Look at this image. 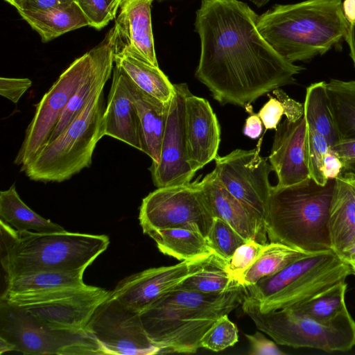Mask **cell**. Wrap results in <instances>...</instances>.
Masks as SVG:
<instances>
[{
    "label": "cell",
    "instance_id": "14",
    "mask_svg": "<svg viewBox=\"0 0 355 355\" xmlns=\"http://www.w3.org/2000/svg\"><path fill=\"white\" fill-rule=\"evenodd\" d=\"M104 354L152 355L159 349L148 338L139 313L109 297L95 310L85 327Z\"/></svg>",
    "mask_w": 355,
    "mask_h": 355
},
{
    "label": "cell",
    "instance_id": "49",
    "mask_svg": "<svg viewBox=\"0 0 355 355\" xmlns=\"http://www.w3.org/2000/svg\"><path fill=\"white\" fill-rule=\"evenodd\" d=\"M341 173H349L355 177V159L343 161Z\"/></svg>",
    "mask_w": 355,
    "mask_h": 355
},
{
    "label": "cell",
    "instance_id": "12",
    "mask_svg": "<svg viewBox=\"0 0 355 355\" xmlns=\"http://www.w3.org/2000/svg\"><path fill=\"white\" fill-rule=\"evenodd\" d=\"M96 47L76 59L36 105L33 119L14 163L24 167L49 142L71 96L89 71Z\"/></svg>",
    "mask_w": 355,
    "mask_h": 355
},
{
    "label": "cell",
    "instance_id": "6",
    "mask_svg": "<svg viewBox=\"0 0 355 355\" xmlns=\"http://www.w3.org/2000/svg\"><path fill=\"white\" fill-rule=\"evenodd\" d=\"M104 86L98 88L68 126L21 170L32 180L62 182L88 168L103 137Z\"/></svg>",
    "mask_w": 355,
    "mask_h": 355
},
{
    "label": "cell",
    "instance_id": "17",
    "mask_svg": "<svg viewBox=\"0 0 355 355\" xmlns=\"http://www.w3.org/2000/svg\"><path fill=\"white\" fill-rule=\"evenodd\" d=\"M188 163L193 172L214 160L220 142V127L209 103L189 90L185 100Z\"/></svg>",
    "mask_w": 355,
    "mask_h": 355
},
{
    "label": "cell",
    "instance_id": "44",
    "mask_svg": "<svg viewBox=\"0 0 355 355\" xmlns=\"http://www.w3.org/2000/svg\"><path fill=\"white\" fill-rule=\"evenodd\" d=\"M343 162L331 150L327 153L324 157L322 165V173L327 179H336L341 173L343 170Z\"/></svg>",
    "mask_w": 355,
    "mask_h": 355
},
{
    "label": "cell",
    "instance_id": "29",
    "mask_svg": "<svg viewBox=\"0 0 355 355\" xmlns=\"http://www.w3.org/2000/svg\"><path fill=\"white\" fill-rule=\"evenodd\" d=\"M85 270L73 272L42 270L5 278L3 293H18L49 291L86 285L83 282Z\"/></svg>",
    "mask_w": 355,
    "mask_h": 355
},
{
    "label": "cell",
    "instance_id": "31",
    "mask_svg": "<svg viewBox=\"0 0 355 355\" xmlns=\"http://www.w3.org/2000/svg\"><path fill=\"white\" fill-rule=\"evenodd\" d=\"M303 105L306 125L324 137L330 147L340 141L329 110L326 82L315 83L306 87Z\"/></svg>",
    "mask_w": 355,
    "mask_h": 355
},
{
    "label": "cell",
    "instance_id": "48",
    "mask_svg": "<svg viewBox=\"0 0 355 355\" xmlns=\"http://www.w3.org/2000/svg\"><path fill=\"white\" fill-rule=\"evenodd\" d=\"M350 51V56L355 67V23L349 24L348 31L345 37Z\"/></svg>",
    "mask_w": 355,
    "mask_h": 355
},
{
    "label": "cell",
    "instance_id": "30",
    "mask_svg": "<svg viewBox=\"0 0 355 355\" xmlns=\"http://www.w3.org/2000/svg\"><path fill=\"white\" fill-rule=\"evenodd\" d=\"M309 254L288 245L270 242L265 244L259 257L243 275L241 284L248 286L279 272L291 263Z\"/></svg>",
    "mask_w": 355,
    "mask_h": 355
},
{
    "label": "cell",
    "instance_id": "2",
    "mask_svg": "<svg viewBox=\"0 0 355 355\" xmlns=\"http://www.w3.org/2000/svg\"><path fill=\"white\" fill-rule=\"evenodd\" d=\"M245 293L241 284L218 293L174 289L139 315L159 354H193L200 348V340L212 324L242 304Z\"/></svg>",
    "mask_w": 355,
    "mask_h": 355
},
{
    "label": "cell",
    "instance_id": "27",
    "mask_svg": "<svg viewBox=\"0 0 355 355\" xmlns=\"http://www.w3.org/2000/svg\"><path fill=\"white\" fill-rule=\"evenodd\" d=\"M0 218L1 220L18 232L51 233L65 230L28 207L20 198L15 184L0 192Z\"/></svg>",
    "mask_w": 355,
    "mask_h": 355
},
{
    "label": "cell",
    "instance_id": "43",
    "mask_svg": "<svg viewBox=\"0 0 355 355\" xmlns=\"http://www.w3.org/2000/svg\"><path fill=\"white\" fill-rule=\"evenodd\" d=\"M75 0H15L17 10H40L69 5Z\"/></svg>",
    "mask_w": 355,
    "mask_h": 355
},
{
    "label": "cell",
    "instance_id": "18",
    "mask_svg": "<svg viewBox=\"0 0 355 355\" xmlns=\"http://www.w3.org/2000/svg\"><path fill=\"white\" fill-rule=\"evenodd\" d=\"M306 128L303 115L294 122L286 119L275 129L268 159L277 175V186H291L310 178L304 154Z\"/></svg>",
    "mask_w": 355,
    "mask_h": 355
},
{
    "label": "cell",
    "instance_id": "22",
    "mask_svg": "<svg viewBox=\"0 0 355 355\" xmlns=\"http://www.w3.org/2000/svg\"><path fill=\"white\" fill-rule=\"evenodd\" d=\"M329 228L331 250L349 263L355 259V177L341 173L335 179Z\"/></svg>",
    "mask_w": 355,
    "mask_h": 355
},
{
    "label": "cell",
    "instance_id": "47",
    "mask_svg": "<svg viewBox=\"0 0 355 355\" xmlns=\"http://www.w3.org/2000/svg\"><path fill=\"white\" fill-rule=\"evenodd\" d=\"M344 16L349 24L355 23V0H344L342 3Z\"/></svg>",
    "mask_w": 355,
    "mask_h": 355
},
{
    "label": "cell",
    "instance_id": "40",
    "mask_svg": "<svg viewBox=\"0 0 355 355\" xmlns=\"http://www.w3.org/2000/svg\"><path fill=\"white\" fill-rule=\"evenodd\" d=\"M31 85L32 81L29 78L1 77L0 78V94L13 103H17Z\"/></svg>",
    "mask_w": 355,
    "mask_h": 355
},
{
    "label": "cell",
    "instance_id": "26",
    "mask_svg": "<svg viewBox=\"0 0 355 355\" xmlns=\"http://www.w3.org/2000/svg\"><path fill=\"white\" fill-rule=\"evenodd\" d=\"M144 234L154 240L161 252L179 261L191 260L214 253L206 236L196 230L166 228L149 230Z\"/></svg>",
    "mask_w": 355,
    "mask_h": 355
},
{
    "label": "cell",
    "instance_id": "39",
    "mask_svg": "<svg viewBox=\"0 0 355 355\" xmlns=\"http://www.w3.org/2000/svg\"><path fill=\"white\" fill-rule=\"evenodd\" d=\"M269 100L262 106L257 113L266 130L276 129L283 115L285 116V107L276 97L269 95Z\"/></svg>",
    "mask_w": 355,
    "mask_h": 355
},
{
    "label": "cell",
    "instance_id": "15",
    "mask_svg": "<svg viewBox=\"0 0 355 355\" xmlns=\"http://www.w3.org/2000/svg\"><path fill=\"white\" fill-rule=\"evenodd\" d=\"M174 89L169 102L159 161L149 168L153 182L157 188L189 183L196 173L187 161L185 100L189 89L186 83L175 84Z\"/></svg>",
    "mask_w": 355,
    "mask_h": 355
},
{
    "label": "cell",
    "instance_id": "52",
    "mask_svg": "<svg viewBox=\"0 0 355 355\" xmlns=\"http://www.w3.org/2000/svg\"><path fill=\"white\" fill-rule=\"evenodd\" d=\"M14 7L15 0H4Z\"/></svg>",
    "mask_w": 355,
    "mask_h": 355
},
{
    "label": "cell",
    "instance_id": "51",
    "mask_svg": "<svg viewBox=\"0 0 355 355\" xmlns=\"http://www.w3.org/2000/svg\"><path fill=\"white\" fill-rule=\"evenodd\" d=\"M348 263L351 267L352 274L355 275V259L349 261Z\"/></svg>",
    "mask_w": 355,
    "mask_h": 355
},
{
    "label": "cell",
    "instance_id": "34",
    "mask_svg": "<svg viewBox=\"0 0 355 355\" xmlns=\"http://www.w3.org/2000/svg\"><path fill=\"white\" fill-rule=\"evenodd\" d=\"M206 238L212 252L225 261L246 241L228 223L217 217H214Z\"/></svg>",
    "mask_w": 355,
    "mask_h": 355
},
{
    "label": "cell",
    "instance_id": "8",
    "mask_svg": "<svg viewBox=\"0 0 355 355\" xmlns=\"http://www.w3.org/2000/svg\"><path fill=\"white\" fill-rule=\"evenodd\" d=\"M241 305L257 329L277 344L327 352H347L355 345V321L349 311L332 322L323 323L292 306L263 313L245 298Z\"/></svg>",
    "mask_w": 355,
    "mask_h": 355
},
{
    "label": "cell",
    "instance_id": "13",
    "mask_svg": "<svg viewBox=\"0 0 355 355\" xmlns=\"http://www.w3.org/2000/svg\"><path fill=\"white\" fill-rule=\"evenodd\" d=\"M261 140L255 149H236L225 156L217 155L214 171L226 189L266 227V207L272 188L269 175L272 168L268 159L259 154Z\"/></svg>",
    "mask_w": 355,
    "mask_h": 355
},
{
    "label": "cell",
    "instance_id": "21",
    "mask_svg": "<svg viewBox=\"0 0 355 355\" xmlns=\"http://www.w3.org/2000/svg\"><path fill=\"white\" fill-rule=\"evenodd\" d=\"M200 184L214 217L228 223L245 241L254 239L261 244L267 243L265 225L226 189L214 171L207 174Z\"/></svg>",
    "mask_w": 355,
    "mask_h": 355
},
{
    "label": "cell",
    "instance_id": "38",
    "mask_svg": "<svg viewBox=\"0 0 355 355\" xmlns=\"http://www.w3.org/2000/svg\"><path fill=\"white\" fill-rule=\"evenodd\" d=\"M85 15L89 26L101 30L116 16L107 0H75Z\"/></svg>",
    "mask_w": 355,
    "mask_h": 355
},
{
    "label": "cell",
    "instance_id": "9",
    "mask_svg": "<svg viewBox=\"0 0 355 355\" xmlns=\"http://www.w3.org/2000/svg\"><path fill=\"white\" fill-rule=\"evenodd\" d=\"M0 337L23 354H104L87 330L56 327L33 318L1 299Z\"/></svg>",
    "mask_w": 355,
    "mask_h": 355
},
{
    "label": "cell",
    "instance_id": "20",
    "mask_svg": "<svg viewBox=\"0 0 355 355\" xmlns=\"http://www.w3.org/2000/svg\"><path fill=\"white\" fill-rule=\"evenodd\" d=\"M103 114L104 135L141 150L140 123L128 77L117 65Z\"/></svg>",
    "mask_w": 355,
    "mask_h": 355
},
{
    "label": "cell",
    "instance_id": "10",
    "mask_svg": "<svg viewBox=\"0 0 355 355\" xmlns=\"http://www.w3.org/2000/svg\"><path fill=\"white\" fill-rule=\"evenodd\" d=\"M109 295L110 291L86 284L37 292L3 293L1 299L48 324L83 330L96 308Z\"/></svg>",
    "mask_w": 355,
    "mask_h": 355
},
{
    "label": "cell",
    "instance_id": "24",
    "mask_svg": "<svg viewBox=\"0 0 355 355\" xmlns=\"http://www.w3.org/2000/svg\"><path fill=\"white\" fill-rule=\"evenodd\" d=\"M17 11L40 35L44 43L71 31L89 26L85 15L76 2L46 10Z\"/></svg>",
    "mask_w": 355,
    "mask_h": 355
},
{
    "label": "cell",
    "instance_id": "1",
    "mask_svg": "<svg viewBox=\"0 0 355 355\" xmlns=\"http://www.w3.org/2000/svg\"><path fill=\"white\" fill-rule=\"evenodd\" d=\"M258 17L239 0H202L196 11L200 54L195 76L223 105H250L294 83L304 69L275 51L259 33Z\"/></svg>",
    "mask_w": 355,
    "mask_h": 355
},
{
    "label": "cell",
    "instance_id": "3",
    "mask_svg": "<svg viewBox=\"0 0 355 355\" xmlns=\"http://www.w3.org/2000/svg\"><path fill=\"white\" fill-rule=\"evenodd\" d=\"M257 28L287 61H306L345 40L349 23L340 0H306L275 5L259 15Z\"/></svg>",
    "mask_w": 355,
    "mask_h": 355
},
{
    "label": "cell",
    "instance_id": "32",
    "mask_svg": "<svg viewBox=\"0 0 355 355\" xmlns=\"http://www.w3.org/2000/svg\"><path fill=\"white\" fill-rule=\"evenodd\" d=\"M347 287L345 281L338 282L320 293L291 306L318 322H332L349 311L345 303Z\"/></svg>",
    "mask_w": 355,
    "mask_h": 355
},
{
    "label": "cell",
    "instance_id": "50",
    "mask_svg": "<svg viewBox=\"0 0 355 355\" xmlns=\"http://www.w3.org/2000/svg\"><path fill=\"white\" fill-rule=\"evenodd\" d=\"M108 2V4L114 13V15L116 16L117 12L119 11V7L122 2L124 0H107Z\"/></svg>",
    "mask_w": 355,
    "mask_h": 355
},
{
    "label": "cell",
    "instance_id": "7",
    "mask_svg": "<svg viewBox=\"0 0 355 355\" xmlns=\"http://www.w3.org/2000/svg\"><path fill=\"white\" fill-rule=\"evenodd\" d=\"M352 274L333 250L304 257L255 284L245 286L244 298L266 313L306 300Z\"/></svg>",
    "mask_w": 355,
    "mask_h": 355
},
{
    "label": "cell",
    "instance_id": "45",
    "mask_svg": "<svg viewBox=\"0 0 355 355\" xmlns=\"http://www.w3.org/2000/svg\"><path fill=\"white\" fill-rule=\"evenodd\" d=\"M331 150L342 162L355 159V139L340 141Z\"/></svg>",
    "mask_w": 355,
    "mask_h": 355
},
{
    "label": "cell",
    "instance_id": "23",
    "mask_svg": "<svg viewBox=\"0 0 355 355\" xmlns=\"http://www.w3.org/2000/svg\"><path fill=\"white\" fill-rule=\"evenodd\" d=\"M128 80L139 119L141 151L151 158L153 164H156L159 161L169 102L159 101L140 89L129 77Z\"/></svg>",
    "mask_w": 355,
    "mask_h": 355
},
{
    "label": "cell",
    "instance_id": "4",
    "mask_svg": "<svg viewBox=\"0 0 355 355\" xmlns=\"http://www.w3.org/2000/svg\"><path fill=\"white\" fill-rule=\"evenodd\" d=\"M335 179L320 185L311 178L272 186L265 224L270 242L317 254L331 251L329 220Z\"/></svg>",
    "mask_w": 355,
    "mask_h": 355
},
{
    "label": "cell",
    "instance_id": "35",
    "mask_svg": "<svg viewBox=\"0 0 355 355\" xmlns=\"http://www.w3.org/2000/svg\"><path fill=\"white\" fill-rule=\"evenodd\" d=\"M330 148L324 137L307 126L304 141L305 160L310 178L320 185H324L328 180L324 177L322 168L324 157Z\"/></svg>",
    "mask_w": 355,
    "mask_h": 355
},
{
    "label": "cell",
    "instance_id": "42",
    "mask_svg": "<svg viewBox=\"0 0 355 355\" xmlns=\"http://www.w3.org/2000/svg\"><path fill=\"white\" fill-rule=\"evenodd\" d=\"M272 94L284 106L285 116L288 121H296L304 115V105L291 98L282 89H274Z\"/></svg>",
    "mask_w": 355,
    "mask_h": 355
},
{
    "label": "cell",
    "instance_id": "11",
    "mask_svg": "<svg viewBox=\"0 0 355 355\" xmlns=\"http://www.w3.org/2000/svg\"><path fill=\"white\" fill-rule=\"evenodd\" d=\"M200 181L159 187L143 198L139 220L149 230L187 228L208 234L214 220Z\"/></svg>",
    "mask_w": 355,
    "mask_h": 355
},
{
    "label": "cell",
    "instance_id": "16",
    "mask_svg": "<svg viewBox=\"0 0 355 355\" xmlns=\"http://www.w3.org/2000/svg\"><path fill=\"white\" fill-rule=\"evenodd\" d=\"M211 255L168 266L151 268L130 275L110 291L111 297L130 310L141 313L157 300L176 288L185 279L205 266Z\"/></svg>",
    "mask_w": 355,
    "mask_h": 355
},
{
    "label": "cell",
    "instance_id": "41",
    "mask_svg": "<svg viewBox=\"0 0 355 355\" xmlns=\"http://www.w3.org/2000/svg\"><path fill=\"white\" fill-rule=\"evenodd\" d=\"M250 344L249 354L252 355H284L276 343L268 339L263 334H245Z\"/></svg>",
    "mask_w": 355,
    "mask_h": 355
},
{
    "label": "cell",
    "instance_id": "36",
    "mask_svg": "<svg viewBox=\"0 0 355 355\" xmlns=\"http://www.w3.org/2000/svg\"><path fill=\"white\" fill-rule=\"evenodd\" d=\"M227 315L220 316L207 330L200 340V348L220 352L237 343L238 329Z\"/></svg>",
    "mask_w": 355,
    "mask_h": 355
},
{
    "label": "cell",
    "instance_id": "33",
    "mask_svg": "<svg viewBox=\"0 0 355 355\" xmlns=\"http://www.w3.org/2000/svg\"><path fill=\"white\" fill-rule=\"evenodd\" d=\"M226 261L215 254L202 269L191 275L175 289L202 293H218L240 284L231 278L225 269Z\"/></svg>",
    "mask_w": 355,
    "mask_h": 355
},
{
    "label": "cell",
    "instance_id": "37",
    "mask_svg": "<svg viewBox=\"0 0 355 355\" xmlns=\"http://www.w3.org/2000/svg\"><path fill=\"white\" fill-rule=\"evenodd\" d=\"M264 245L254 239H249L235 250L225 264L232 279L241 284L243 275L256 261Z\"/></svg>",
    "mask_w": 355,
    "mask_h": 355
},
{
    "label": "cell",
    "instance_id": "5",
    "mask_svg": "<svg viewBox=\"0 0 355 355\" xmlns=\"http://www.w3.org/2000/svg\"><path fill=\"white\" fill-rule=\"evenodd\" d=\"M1 263L5 278L42 270H85L104 251V234L18 232L0 220Z\"/></svg>",
    "mask_w": 355,
    "mask_h": 355
},
{
    "label": "cell",
    "instance_id": "19",
    "mask_svg": "<svg viewBox=\"0 0 355 355\" xmlns=\"http://www.w3.org/2000/svg\"><path fill=\"white\" fill-rule=\"evenodd\" d=\"M154 0H124L114 28V51L128 50L159 67L154 44L151 5Z\"/></svg>",
    "mask_w": 355,
    "mask_h": 355
},
{
    "label": "cell",
    "instance_id": "46",
    "mask_svg": "<svg viewBox=\"0 0 355 355\" xmlns=\"http://www.w3.org/2000/svg\"><path fill=\"white\" fill-rule=\"evenodd\" d=\"M251 114L246 119L243 133L245 136L251 139L258 138L263 130V123L257 114L249 112Z\"/></svg>",
    "mask_w": 355,
    "mask_h": 355
},
{
    "label": "cell",
    "instance_id": "25",
    "mask_svg": "<svg viewBox=\"0 0 355 355\" xmlns=\"http://www.w3.org/2000/svg\"><path fill=\"white\" fill-rule=\"evenodd\" d=\"M114 60L140 89L164 103L170 102L174 85L159 67L126 49L114 51Z\"/></svg>",
    "mask_w": 355,
    "mask_h": 355
},
{
    "label": "cell",
    "instance_id": "28",
    "mask_svg": "<svg viewBox=\"0 0 355 355\" xmlns=\"http://www.w3.org/2000/svg\"><path fill=\"white\" fill-rule=\"evenodd\" d=\"M326 92L339 140L355 139V80L331 79Z\"/></svg>",
    "mask_w": 355,
    "mask_h": 355
}]
</instances>
